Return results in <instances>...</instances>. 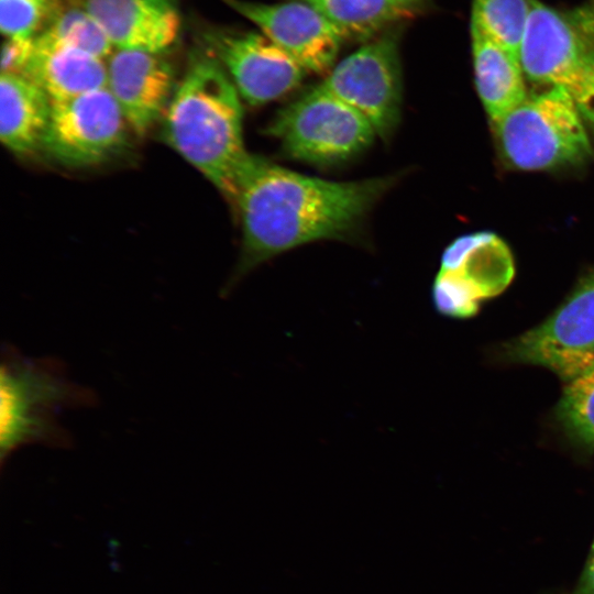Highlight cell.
Wrapping results in <instances>:
<instances>
[{
  "instance_id": "6da1fadb",
  "label": "cell",
  "mask_w": 594,
  "mask_h": 594,
  "mask_svg": "<svg viewBox=\"0 0 594 594\" xmlns=\"http://www.w3.org/2000/svg\"><path fill=\"white\" fill-rule=\"evenodd\" d=\"M391 183L388 177L328 180L254 156L234 200L243 235L239 274L296 246L344 239Z\"/></svg>"
},
{
  "instance_id": "7a4b0ae2",
  "label": "cell",
  "mask_w": 594,
  "mask_h": 594,
  "mask_svg": "<svg viewBox=\"0 0 594 594\" xmlns=\"http://www.w3.org/2000/svg\"><path fill=\"white\" fill-rule=\"evenodd\" d=\"M163 117L167 143L234 202L254 156L244 147L239 92L217 59L191 58Z\"/></svg>"
},
{
  "instance_id": "3957f363",
  "label": "cell",
  "mask_w": 594,
  "mask_h": 594,
  "mask_svg": "<svg viewBox=\"0 0 594 594\" xmlns=\"http://www.w3.org/2000/svg\"><path fill=\"white\" fill-rule=\"evenodd\" d=\"M519 61L527 80L565 92L594 130V0L565 9L536 0Z\"/></svg>"
},
{
  "instance_id": "277c9868",
  "label": "cell",
  "mask_w": 594,
  "mask_h": 594,
  "mask_svg": "<svg viewBox=\"0 0 594 594\" xmlns=\"http://www.w3.org/2000/svg\"><path fill=\"white\" fill-rule=\"evenodd\" d=\"M504 158L520 170H544L584 162L592 154L585 121L560 89L544 88L493 122Z\"/></svg>"
},
{
  "instance_id": "5b68a950",
  "label": "cell",
  "mask_w": 594,
  "mask_h": 594,
  "mask_svg": "<svg viewBox=\"0 0 594 594\" xmlns=\"http://www.w3.org/2000/svg\"><path fill=\"white\" fill-rule=\"evenodd\" d=\"M266 133L296 160L344 162L367 148L376 132L358 110L319 85L280 109Z\"/></svg>"
},
{
  "instance_id": "8992f818",
  "label": "cell",
  "mask_w": 594,
  "mask_h": 594,
  "mask_svg": "<svg viewBox=\"0 0 594 594\" xmlns=\"http://www.w3.org/2000/svg\"><path fill=\"white\" fill-rule=\"evenodd\" d=\"M512 362L543 366L568 383L594 363V268L561 306L535 328L508 341Z\"/></svg>"
},
{
  "instance_id": "52a82bcc",
  "label": "cell",
  "mask_w": 594,
  "mask_h": 594,
  "mask_svg": "<svg viewBox=\"0 0 594 594\" xmlns=\"http://www.w3.org/2000/svg\"><path fill=\"white\" fill-rule=\"evenodd\" d=\"M319 86L344 101L386 140L400 120L403 80L395 32H385L338 63Z\"/></svg>"
},
{
  "instance_id": "ba28073f",
  "label": "cell",
  "mask_w": 594,
  "mask_h": 594,
  "mask_svg": "<svg viewBox=\"0 0 594 594\" xmlns=\"http://www.w3.org/2000/svg\"><path fill=\"white\" fill-rule=\"evenodd\" d=\"M70 400H80L78 389L53 367L9 358L1 369L2 458L22 444L59 440L53 413Z\"/></svg>"
},
{
  "instance_id": "9c48e42d",
  "label": "cell",
  "mask_w": 594,
  "mask_h": 594,
  "mask_svg": "<svg viewBox=\"0 0 594 594\" xmlns=\"http://www.w3.org/2000/svg\"><path fill=\"white\" fill-rule=\"evenodd\" d=\"M128 125L110 90L100 88L52 101L42 147L69 166L97 164L124 145Z\"/></svg>"
},
{
  "instance_id": "30bf717a",
  "label": "cell",
  "mask_w": 594,
  "mask_h": 594,
  "mask_svg": "<svg viewBox=\"0 0 594 594\" xmlns=\"http://www.w3.org/2000/svg\"><path fill=\"white\" fill-rule=\"evenodd\" d=\"M202 36L209 55L252 106L280 98L296 88L307 73L262 33L209 29Z\"/></svg>"
},
{
  "instance_id": "8fae6325",
  "label": "cell",
  "mask_w": 594,
  "mask_h": 594,
  "mask_svg": "<svg viewBox=\"0 0 594 594\" xmlns=\"http://www.w3.org/2000/svg\"><path fill=\"white\" fill-rule=\"evenodd\" d=\"M252 21L267 38L307 72L329 73L339 53L341 35L314 7L304 2L267 4L245 0H223Z\"/></svg>"
},
{
  "instance_id": "7c38bea8",
  "label": "cell",
  "mask_w": 594,
  "mask_h": 594,
  "mask_svg": "<svg viewBox=\"0 0 594 594\" xmlns=\"http://www.w3.org/2000/svg\"><path fill=\"white\" fill-rule=\"evenodd\" d=\"M107 88L129 127L143 134L168 107L174 70L162 53L117 48L107 63Z\"/></svg>"
},
{
  "instance_id": "4fadbf2b",
  "label": "cell",
  "mask_w": 594,
  "mask_h": 594,
  "mask_svg": "<svg viewBox=\"0 0 594 594\" xmlns=\"http://www.w3.org/2000/svg\"><path fill=\"white\" fill-rule=\"evenodd\" d=\"M117 48L163 53L177 40L180 19L170 0H85Z\"/></svg>"
},
{
  "instance_id": "5bb4252c",
  "label": "cell",
  "mask_w": 594,
  "mask_h": 594,
  "mask_svg": "<svg viewBox=\"0 0 594 594\" xmlns=\"http://www.w3.org/2000/svg\"><path fill=\"white\" fill-rule=\"evenodd\" d=\"M25 76L61 101L107 87V64L43 31Z\"/></svg>"
},
{
  "instance_id": "9a60e30c",
  "label": "cell",
  "mask_w": 594,
  "mask_h": 594,
  "mask_svg": "<svg viewBox=\"0 0 594 594\" xmlns=\"http://www.w3.org/2000/svg\"><path fill=\"white\" fill-rule=\"evenodd\" d=\"M455 275L482 300L502 292L514 274L508 246L493 232L463 234L441 256L440 270Z\"/></svg>"
},
{
  "instance_id": "2e32d148",
  "label": "cell",
  "mask_w": 594,
  "mask_h": 594,
  "mask_svg": "<svg viewBox=\"0 0 594 594\" xmlns=\"http://www.w3.org/2000/svg\"><path fill=\"white\" fill-rule=\"evenodd\" d=\"M52 111V100L32 79L1 74L0 139L15 154L42 147Z\"/></svg>"
},
{
  "instance_id": "e0dca14e",
  "label": "cell",
  "mask_w": 594,
  "mask_h": 594,
  "mask_svg": "<svg viewBox=\"0 0 594 594\" xmlns=\"http://www.w3.org/2000/svg\"><path fill=\"white\" fill-rule=\"evenodd\" d=\"M471 40L476 91L496 122L528 97L527 79L517 55L484 38Z\"/></svg>"
},
{
  "instance_id": "ac0fdd59",
  "label": "cell",
  "mask_w": 594,
  "mask_h": 594,
  "mask_svg": "<svg viewBox=\"0 0 594 594\" xmlns=\"http://www.w3.org/2000/svg\"><path fill=\"white\" fill-rule=\"evenodd\" d=\"M318 10L342 38L365 41L414 16L422 0H300Z\"/></svg>"
},
{
  "instance_id": "d6986e66",
  "label": "cell",
  "mask_w": 594,
  "mask_h": 594,
  "mask_svg": "<svg viewBox=\"0 0 594 594\" xmlns=\"http://www.w3.org/2000/svg\"><path fill=\"white\" fill-rule=\"evenodd\" d=\"M536 0H472L471 36L490 41L519 57Z\"/></svg>"
},
{
  "instance_id": "ffe728a7",
  "label": "cell",
  "mask_w": 594,
  "mask_h": 594,
  "mask_svg": "<svg viewBox=\"0 0 594 594\" xmlns=\"http://www.w3.org/2000/svg\"><path fill=\"white\" fill-rule=\"evenodd\" d=\"M556 417L574 444L594 448V363L564 383Z\"/></svg>"
},
{
  "instance_id": "44dd1931",
  "label": "cell",
  "mask_w": 594,
  "mask_h": 594,
  "mask_svg": "<svg viewBox=\"0 0 594 594\" xmlns=\"http://www.w3.org/2000/svg\"><path fill=\"white\" fill-rule=\"evenodd\" d=\"M44 31L61 42L100 59L112 54L113 45L107 33L84 7L59 9Z\"/></svg>"
},
{
  "instance_id": "7402d4cb",
  "label": "cell",
  "mask_w": 594,
  "mask_h": 594,
  "mask_svg": "<svg viewBox=\"0 0 594 594\" xmlns=\"http://www.w3.org/2000/svg\"><path fill=\"white\" fill-rule=\"evenodd\" d=\"M59 9V0H0L1 32L6 37H35Z\"/></svg>"
},
{
  "instance_id": "603a6c76",
  "label": "cell",
  "mask_w": 594,
  "mask_h": 594,
  "mask_svg": "<svg viewBox=\"0 0 594 594\" xmlns=\"http://www.w3.org/2000/svg\"><path fill=\"white\" fill-rule=\"evenodd\" d=\"M436 309L448 317L466 318L476 312L480 299L458 277L439 271L432 286Z\"/></svg>"
},
{
  "instance_id": "cb8c5ba5",
  "label": "cell",
  "mask_w": 594,
  "mask_h": 594,
  "mask_svg": "<svg viewBox=\"0 0 594 594\" xmlns=\"http://www.w3.org/2000/svg\"><path fill=\"white\" fill-rule=\"evenodd\" d=\"M35 50V37H7L1 52V74L25 76Z\"/></svg>"
},
{
  "instance_id": "d4e9b609",
  "label": "cell",
  "mask_w": 594,
  "mask_h": 594,
  "mask_svg": "<svg viewBox=\"0 0 594 594\" xmlns=\"http://www.w3.org/2000/svg\"><path fill=\"white\" fill-rule=\"evenodd\" d=\"M583 593L594 594V541L583 576Z\"/></svg>"
}]
</instances>
